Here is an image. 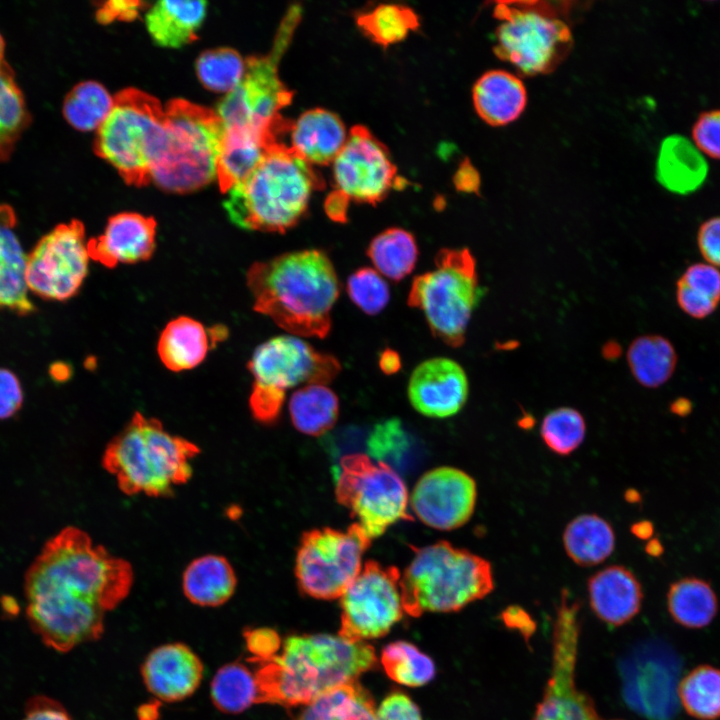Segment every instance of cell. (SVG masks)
<instances>
[{
	"label": "cell",
	"mask_w": 720,
	"mask_h": 720,
	"mask_svg": "<svg viewBox=\"0 0 720 720\" xmlns=\"http://www.w3.org/2000/svg\"><path fill=\"white\" fill-rule=\"evenodd\" d=\"M579 605L563 592L553 630L552 671L534 720H599L592 699L577 688Z\"/></svg>",
	"instance_id": "e0dca14e"
},
{
	"label": "cell",
	"mask_w": 720,
	"mask_h": 720,
	"mask_svg": "<svg viewBox=\"0 0 720 720\" xmlns=\"http://www.w3.org/2000/svg\"><path fill=\"white\" fill-rule=\"evenodd\" d=\"M476 500L477 485L468 473L441 466L418 479L409 496V505L426 526L450 531L470 520Z\"/></svg>",
	"instance_id": "ffe728a7"
},
{
	"label": "cell",
	"mask_w": 720,
	"mask_h": 720,
	"mask_svg": "<svg viewBox=\"0 0 720 720\" xmlns=\"http://www.w3.org/2000/svg\"><path fill=\"white\" fill-rule=\"evenodd\" d=\"M164 109L166 145L151 180L169 192L200 189L216 179L223 124L216 112L187 100L174 99Z\"/></svg>",
	"instance_id": "ba28073f"
},
{
	"label": "cell",
	"mask_w": 720,
	"mask_h": 720,
	"mask_svg": "<svg viewBox=\"0 0 720 720\" xmlns=\"http://www.w3.org/2000/svg\"><path fill=\"white\" fill-rule=\"evenodd\" d=\"M627 361L638 383L655 388L666 383L672 376L677 355L666 338L659 335H644L630 344Z\"/></svg>",
	"instance_id": "8d00e7d4"
},
{
	"label": "cell",
	"mask_w": 720,
	"mask_h": 720,
	"mask_svg": "<svg viewBox=\"0 0 720 720\" xmlns=\"http://www.w3.org/2000/svg\"><path fill=\"white\" fill-rule=\"evenodd\" d=\"M89 259L82 222L71 220L59 224L27 255V288L45 299L66 300L81 287L88 273Z\"/></svg>",
	"instance_id": "9a60e30c"
},
{
	"label": "cell",
	"mask_w": 720,
	"mask_h": 720,
	"mask_svg": "<svg viewBox=\"0 0 720 720\" xmlns=\"http://www.w3.org/2000/svg\"><path fill=\"white\" fill-rule=\"evenodd\" d=\"M350 300L368 315L379 314L390 300V290L382 275L371 267L355 270L347 279Z\"/></svg>",
	"instance_id": "c3c4849f"
},
{
	"label": "cell",
	"mask_w": 720,
	"mask_h": 720,
	"mask_svg": "<svg viewBox=\"0 0 720 720\" xmlns=\"http://www.w3.org/2000/svg\"><path fill=\"white\" fill-rule=\"evenodd\" d=\"M156 222L135 212L109 218L103 234L87 241L90 259L114 268L119 263H137L151 258L155 250Z\"/></svg>",
	"instance_id": "603a6c76"
},
{
	"label": "cell",
	"mask_w": 720,
	"mask_h": 720,
	"mask_svg": "<svg viewBox=\"0 0 720 720\" xmlns=\"http://www.w3.org/2000/svg\"><path fill=\"white\" fill-rule=\"evenodd\" d=\"M209 344L205 327L195 319L181 316L165 326L157 351L168 369L179 372L199 365L207 355Z\"/></svg>",
	"instance_id": "1f68e13d"
},
{
	"label": "cell",
	"mask_w": 720,
	"mask_h": 720,
	"mask_svg": "<svg viewBox=\"0 0 720 720\" xmlns=\"http://www.w3.org/2000/svg\"><path fill=\"white\" fill-rule=\"evenodd\" d=\"M349 198L339 190L332 191L326 198L324 208L327 216L335 222L347 220Z\"/></svg>",
	"instance_id": "680465c9"
},
{
	"label": "cell",
	"mask_w": 720,
	"mask_h": 720,
	"mask_svg": "<svg viewBox=\"0 0 720 720\" xmlns=\"http://www.w3.org/2000/svg\"><path fill=\"white\" fill-rule=\"evenodd\" d=\"M474 178H477V177L473 176L472 168L468 167L466 165H463V167H461L460 170L457 172L456 186L461 190L471 191L476 186L473 184Z\"/></svg>",
	"instance_id": "94428289"
},
{
	"label": "cell",
	"mask_w": 720,
	"mask_h": 720,
	"mask_svg": "<svg viewBox=\"0 0 720 720\" xmlns=\"http://www.w3.org/2000/svg\"><path fill=\"white\" fill-rule=\"evenodd\" d=\"M200 453L193 442L173 435L156 418L136 412L107 444L102 464L126 495L168 497L192 477Z\"/></svg>",
	"instance_id": "5b68a950"
},
{
	"label": "cell",
	"mask_w": 720,
	"mask_h": 720,
	"mask_svg": "<svg viewBox=\"0 0 720 720\" xmlns=\"http://www.w3.org/2000/svg\"><path fill=\"white\" fill-rule=\"evenodd\" d=\"M676 299L680 308L693 318L710 315L720 302V272L704 263L689 266L677 281Z\"/></svg>",
	"instance_id": "60d3db41"
},
{
	"label": "cell",
	"mask_w": 720,
	"mask_h": 720,
	"mask_svg": "<svg viewBox=\"0 0 720 720\" xmlns=\"http://www.w3.org/2000/svg\"><path fill=\"white\" fill-rule=\"evenodd\" d=\"M667 607L678 624L687 628H702L716 616L718 600L708 582L686 577L670 585Z\"/></svg>",
	"instance_id": "d590c367"
},
{
	"label": "cell",
	"mask_w": 720,
	"mask_h": 720,
	"mask_svg": "<svg viewBox=\"0 0 720 720\" xmlns=\"http://www.w3.org/2000/svg\"><path fill=\"white\" fill-rule=\"evenodd\" d=\"M97 130L95 152L127 183L151 181L166 145L165 109L156 98L134 88L122 90Z\"/></svg>",
	"instance_id": "52a82bcc"
},
{
	"label": "cell",
	"mask_w": 720,
	"mask_h": 720,
	"mask_svg": "<svg viewBox=\"0 0 720 720\" xmlns=\"http://www.w3.org/2000/svg\"><path fill=\"white\" fill-rule=\"evenodd\" d=\"M672 412L678 414V415H684L687 414L690 410V404L687 400H677L675 401L672 406Z\"/></svg>",
	"instance_id": "be15d7a7"
},
{
	"label": "cell",
	"mask_w": 720,
	"mask_h": 720,
	"mask_svg": "<svg viewBox=\"0 0 720 720\" xmlns=\"http://www.w3.org/2000/svg\"><path fill=\"white\" fill-rule=\"evenodd\" d=\"M356 24L371 41L388 47L404 40L419 25L416 12L401 4H379L359 12Z\"/></svg>",
	"instance_id": "ab89813d"
},
{
	"label": "cell",
	"mask_w": 720,
	"mask_h": 720,
	"mask_svg": "<svg viewBox=\"0 0 720 720\" xmlns=\"http://www.w3.org/2000/svg\"><path fill=\"white\" fill-rule=\"evenodd\" d=\"M381 663L393 681L409 687L423 686L435 676L432 659L405 641L385 646L381 652Z\"/></svg>",
	"instance_id": "f6af8a7d"
},
{
	"label": "cell",
	"mask_w": 720,
	"mask_h": 720,
	"mask_svg": "<svg viewBox=\"0 0 720 720\" xmlns=\"http://www.w3.org/2000/svg\"><path fill=\"white\" fill-rule=\"evenodd\" d=\"M16 224L13 208L0 204V309L27 314L33 311L25 281L27 255L15 232Z\"/></svg>",
	"instance_id": "4316f807"
},
{
	"label": "cell",
	"mask_w": 720,
	"mask_h": 720,
	"mask_svg": "<svg viewBox=\"0 0 720 720\" xmlns=\"http://www.w3.org/2000/svg\"><path fill=\"white\" fill-rule=\"evenodd\" d=\"M377 662L366 642L340 635H292L280 654L257 663L258 703L306 705L340 686L355 682Z\"/></svg>",
	"instance_id": "3957f363"
},
{
	"label": "cell",
	"mask_w": 720,
	"mask_h": 720,
	"mask_svg": "<svg viewBox=\"0 0 720 720\" xmlns=\"http://www.w3.org/2000/svg\"><path fill=\"white\" fill-rule=\"evenodd\" d=\"M210 696L214 706L222 713L245 711L258 703L255 673L240 662L223 665L212 679Z\"/></svg>",
	"instance_id": "b9f144b4"
},
{
	"label": "cell",
	"mask_w": 720,
	"mask_h": 720,
	"mask_svg": "<svg viewBox=\"0 0 720 720\" xmlns=\"http://www.w3.org/2000/svg\"><path fill=\"white\" fill-rule=\"evenodd\" d=\"M289 132V147L309 164L317 165L333 162L348 137L339 116L322 108L301 114L291 123Z\"/></svg>",
	"instance_id": "d4e9b609"
},
{
	"label": "cell",
	"mask_w": 720,
	"mask_h": 720,
	"mask_svg": "<svg viewBox=\"0 0 720 720\" xmlns=\"http://www.w3.org/2000/svg\"><path fill=\"white\" fill-rule=\"evenodd\" d=\"M147 690L164 702H178L192 696L204 675L199 656L186 644L167 643L153 649L141 666Z\"/></svg>",
	"instance_id": "7402d4cb"
},
{
	"label": "cell",
	"mask_w": 720,
	"mask_h": 720,
	"mask_svg": "<svg viewBox=\"0 0 720 720\" xmlns=\"http://www.w3.org/2000/svg\"><path fill=\"white\" fill-rule=\"evenodd\" d=\"M562 541L566 554L575 564L590 567L604 562L613 553L615 533L601 516L581 514L567 524Z\"/></svg>",
	"instance_id": "d6a6232c"
},
{
	"label": "cell",
	"mask_w": 720,
	"mask_h": 720,
	"mask_svg": "<svg viewBox=\"0 0 720 720\" xmlns=\"http://www.w3.org/2000/svg\"><path fill=\"white\" fill-rule=\"evenodd\" d=\"M367 256L381 275L400 281L413 271L418 258V246L409 231L391 227L370 241Z\"/></svg>",
	"instance_id": "74e56055"
},
{
	"label": "cell",
	"mask_w": 720,
	"mask_h": 720,
	"mask_svg": "<svg viewBox=\"0 0 720 720\" xmlns=\"http://www.w3.org/2000/svg\"><path fill=\"white\" fill-rule=\"evenodd\" d=\"M301 9L293 6L283 18L273 49L265 56L249 57L240 83L219 102L216 114L223 127H248L275 132L289 131L280 115L293 93L281 82L278 64L300 20Z\"/></svg>",
	"instance_id": "30bf717a"
},
{
	"label": "cell",
	"mask_w": 720,
	"mask_h": 720,
	"mask_svg": "<svg viewBox=\"0 0 720 720\" xmlns=\"http://www.w3.org/2000/svg\"><path fill=\"white\" fill-rule=\"evenodd\" d=\"M434 265L413 279L407 303L423 312L435 337L460 347L481 295L476 260L468 248H442Z\"/></svg>",
	"instance_id": "9c48e42d"
},
{
	"label": "cell",
	"mask_w": 720,
	"mask_h": 720,
	"mask_svg": "<svg viewBox=\"0 0 720 720\" xmlns=\"http://www.w3.org/2000/svg\"><path fill=\"white\" fill-rule=\"evenodd\" d=\"M407 392L410 404L420 414L447 418L465 405L469 383L459 363L447 357H434L415 367Z\"/></svg>",
	"instance_id": "44dd1931"
},
{
	"label": "cell",
	"mask_w": 720,
	"mask_h": 720,
	"mask_svg": "<svg viewBox=\"0 0 720 720\" xmlns=\"http://www.w3.org/2000/svg\"><path fill=\"white\" fill-rule=\"evenodd\" d=\"M336 189L349 199L376 205L395 187L397 169L389 151L366 127L351 128L333 161Z\"/></svg>",
	"instance_id": "d6986e66"
},
{
	"label": "cell",
	"mask_w": 720,
	"mask_h": 720,
	"mask_svg": "<svg viewBox=\"0 0 720 720\" xmlns=\"http://www.w3.org/2000/svg\"><path fill=\"white\" fill-rule=\"evenodd\" d=\"M587 589L592 610L610 626L625 624L641 608V584L624 566L611 565L599 570L589 578Z\"/></svg>",
	"instance_id": "cb8c5ba5"
},
{
	"label": "cell",
	"mask_w": 720,
	"mask_h": 720,
	"mask_svg": "<svg viewBox=\"0 0 720 720\" xmlns=\"http://www.w3.org/2000/svg\"><path fill=\"white\" fill-rule=\"evenodd\" d=\"M699 250L704 259L714 267H720V217L705 221L697 235Z\"/></svg>",
	"instance_id": "11a10c76"
},
{
	"label": "cell",
	"mask_w": 720,
	"mask_h": 720,
	"mask_svg": "<svg viewBox=\"0 0 720 720\" xmlns=\"http://www.w3.org/2000/svg\"><path fill=\"white\" fill-rule=\"evenodd\" d=\"M23 392L16 375L0 368V419L9 418L21 407Z\"/></svg>",
	"instance_id": "db71d44e"
},
{
	"label": "cell",
	"mask_w": 720,
	"mask_h": 720,
	"mask_svg": "<svg viewBox=\"0 0 720 720\" xmlns=\"http://www.w3.org/2000/svg\"><path fill=\"white\" fill-rule=\"evenodd\" d=\"M495 14L499 20L496 53L521 73L549 72L568 53L570 30L549 9L530 3H502Z\"/></svg>",
	"instance_id": "7c38bea8"
},
{
	"label": "cell",
	"mask_w": 720,
	"mask_h": 720,
	"mask_svg": "<svg viewBox=\"0 0 720 720\" xmlns=\"http://www.w3.org/2000/svg\"><path fill=\"white\" fill-rule=\"evenodd\" d=\"M248 369L254 377L253 387L285 394L301 384L330 383L341 365L332 355L316 350L295 335L273 337L254 351Z\"/></svg>",
	"instance_id": "ac0fdd59"
},
{
	"label": "cell",
	"mask_w": 720,
	"mask_h": 720,
	"mask_svg": "<svg viewBox=\"0 0 720 720\" xmlns=\"http://www.w3.org/2000/svg\"><path fill=\"white\" fill-rule=\"evenodd\" d=\"M632 531L640 538L649 537L653 528L649 522H639L633 526Z\"/></svg>",
	"instance_id": "6125c7cd"
},
{
	"label": "cell",
	"mask_w": 720,
	"mask_h": 720,
	"mask_svg": "<svg viewBox=\"0 0 720 720\" xmlns=\"http://www.w3.org/2000/svg\"><path fill=\"white\" fill-rule=\"evenodd\" d=\"M246 648L252 655L251 662L267 661L278 654L281 649L279 634L268 627L247 628L243 632Z\"/></svg>",
	"instance_id": "816d5d0a"
},
{
	"label": "cell",
	"mask_w": 720,
	"mask_h": 720,
	"mask_svg": "<svg viewBox=\"0 0 720 720\" xmlns=\"http://www.w3.org/2000/svg\"><path fill=\"white\" fill-rule=\"evenodd\" d=\"M692 135L702 153L720 159V110L703 113L697 119Z\"/></svg>",
	"instance_id": "f907efd6"
},
{
	"label": "cell",
	"mask_w": 720,
	"mask_h": 720,
	"mask_svg": "<svg viewBox=\"0 0 720 720\" xmlns=\"http://www.w3.org/2000/svg\"><path fill=\"white\" fill-rule=\"evenodd\" d=\"M143 2L128 0H113L102 4L96 12V18L101 23H110L114 20H131L135 18Z\"/></svg>",
	"instance_id": "6f0895ef"
},
{
	"label": "cell",
	"mask_w": 720,
	"mask_h": 720,
	"mask_svg": "<svg viewBox=\"0 0 720 720\" xmlns=\"http://www.w3.org/2000/svg\"><path fill=\"white\" fill-rule=\"evenodd\" d=\"M681 664L666 644L649 641L620 663L627 705L649 720H671L678 710Z\"/></svg>",
	"instance_id": "2e32d148"
},
{
	"label": "cell",
	"mask_w": 720,
	"mask_h": 720,
	"mask_svg": "<svg viewBox=\"0 0 720 720\" xmlns=\"http://www.w3.org/2000/svg\"><path fill=\"white\" fill-rule=\"evenodd\" d=\"M378 364L383 373L387 375L394 374L401 369L400 355L396 351L387 348L381 352Z\"/></svg>",
	"instance_id": "91938a15"
},
{
	"label": "cell",
	"mask_w": 720,
	"mask_h": 720,
	"mask_svg": "<svg viewBox=\"0 0 720 720\" xmlns=\"http://www.w3.org/2000/svg\"><path fill=\"white\" fill-rule=\"evenodd\" d=\"M376 720H422L417 705L404 693L392 692L376 711Z\"/></svg>",
	"instance_id": "f5cc1de1"
},
{
	"label": "cell",
	"mask_w": 720,
	"mask_h": 720,
	"mask_svg": "<svg viewBox=\"0 0 720 720\" xmlns=\"http://www.w3.org/2000/svg\"><path fill=\"white\" fill-rule=\"evenodd\" d=\"M5 41L0 33V63L4 61Z\"/></svg>",
	"instance_id": "e7e4bbea"
},
{
	"label": "cell",
	"mask_w": 720,
	"mask_h": 720,
	"mask_svg": "<svg viewBox=\"0 0 720 720\" xmlns=\"http://www.w3.org/2000/svg\"><path fill=\"white\" fill-rule=\"evenodd\" d=\"M376 711L372 696L355 681L304 705L293 720H376Z\"/></svg>",
	"instance_id": "e575fe53"
},
{
	"label": "cell",
	"mask_w": 720,
	"mask_h": 720,
	"mask_svg": "<svg viewBox=\"0 0 720 720\" xmlns=\"http://www.w3.org/2000/svg\"><path fill=\"white\" fill-rule=\"evenodd\" d=\"M195 68L200 82L207 89L227 94L242 80L246 60L236 50L221 47L200 54Z\"/></svg>",
	"instance_id": "bcb514c9"
},
{
	"label": "cell",
	"mask_w": 720,
	"mask_h": 720,
	"mask_svg": "<svg viewBox=\"0 0 720 720\" xmlns=\"http://www.w3.org/2000/svg\"><path fill=\"white\" fill-rule=\"evenodd\" d=\"M30 122L31 115L15 73L4 60L0 63V162L11 157Z\"/></svg>",
	"instance_id": "f35d334b"
},
{
	"label": "cell",
	"mask_w": 720,
	"mask_h": 720,
	"mask_svg": "<svg viewBox=\"0 0 720 720\" xmlns=\"http://www.w3.org/2000/svg\"><path fill=\"white\" fill-rule=\"evenodd\" d=\"M400 578L405 613L454 612L494 589L491 563L448 541L417 548Z\"/></svg>",
	"instance_id": "8992f818"
},
{
	"label": "cell",
	"mask_w": 720,
	"mask_h": 720,
	"mask_svg": "<svg viewBox=\"0 0 720 720\" xmlns=\"http://www.w3.org/2000/svg\"><path fill=\"white\" fill-rule=\"evenodd\" d=\"M586 423L583 415L571 407H559L545 415L540 435L545 445L555 454L567 456L583 442Z\"/></svg>",
	"instance_id": "7dc6e473"
},
{
	"label": "cell",
	"mask_w": 720,
	"mask_h": 720,
	"mask_svg": "<svg viewBox=\"0 0 720 720\" xmlns=\"http://www.w3.org/2000/svg\"><path fill=\"white\" fill-rule=\"evenodd\" d=\"M322 187L311 164L276 142L249 175L226 192L223 205L231 222L242 229L280 233L301 220L313 191Z\"/></svg>",
	"instance_id": "277c9868"
},
{
	"label": "cell",
	"mask_w": 720,
	"mask_h": 720,
	"mask_svg": "<svg viewBox=\"0 0 720 720\" xmlns=\"http://www.w3.org/2000/svg\"><path fill=\"white\" fill-rule=\"evenodd\" d=\"M247 285L256 312L300 337H326L340 283L329 256L319 249L286 252L252 264Z\"/></svg>",
	"instance_id": "7a4b0ae2"
},
{
	"label": "cell",
	"mask_w": 720,
	"mask_h": 720,
	"mask_svg": "<svg viewBox=\"0 0 720 720\" xmlns=\"http://www.w3.org/2000/svg\"><path fill=\"white\" fill-rule=\"evenodd\" d=\"M678 697L685 711L700 720L720 717V669L700 665L682 678Z\"/></svg>",
	"instance_id": "ee69618b"
},
{
	"label": "cell",
	"mask_w": 720,
	"mask_h": 720,
	"mask_svg": "<svg viewBox=\"0 0 720 720\" xmlns=\"http://www.w3.org/2000/svg\"><path fill=\"white\" fill-rule=\"evenodd\" d=\"M130 563L66 527L42 548L25 575L26 614L33 631L50 648L67 652L99 639L104 616L133 585Z\"/></svg>",
	"instance_id": "6da1fadb"
},
{
	"label": "cell",
	"mask_w": 720,
	"mask_h": 720,
	"mask_svg": "<svg viewBox=\"0 0 720 720\" xmlns=\"http://www.w3.org/2000/svg\"><path fill=\"white\" fill-rule=\"evenodd\" d=\"M22 720H72L65 708L49 697L36 696L26 705Z\"/></svg>",
	"instance_id": "9f6ffc18"
},
{
	"label": "cell",
	"mask_w": 720,
	"mask_h": 720,
	"mask_svg": "<svg viewBox=\"0 0 720 720\" xmlns=\"http://www.w3.org/2000/svg\"><path fill=\"white\" fill-rule=\"evenodd\" d=\"M371 541L355 522L346 531L329 527L306 531L295 559L299 589L316 599L340 598L361 571Z\"/></svg>",
	"instance_id": "4fadbf2b"
},
{
	"label": "cell",
	"mask_w": 720,
	"mask_h": 720,
	"mask_svg": "<svg viewBox=\"0 0 720 720\" xmlns=\"http://www.w3.org/2000/svg\"><path fill=\"white\" fill-rule=\"evenodd\" d=\"M472 98L478 115L492 126L515 121L527 103L526 89L520 78L501 69L484 73L473 86Z\"/></svg>",
	"instance_id": "f1b7e54d"
},
{
	"label": "cell",
	"mask_w": 720,
	"mask_h": 720,
	"mask_svg": "<svg viewBox=\"0 0 720 720\" xmlns=\"http://www.w3.org/2000/svg\"><path fill=\"white\" fill-rule=\"evenodd\" d=\"M237 577L230 562L221 555L207 554L191 561L182 577L185 597L201 607H218L234 594Z\"/></svg>",
	"instance_id": "4dcf8cb0"
},
{
	"label": "cell",
	"mask_w": 720,
	"mask_h": 720,
	"mask_svg": "<svg viewBox=\"0 0 720 720\" xmlns=\"http://www.w3.org/2000/svg\"><path fill=\"white\" fill-rule=\"evenodd\" d=\"M206 11L207 2L203 0H161L147 11L145 24L156 44L178 48L196 38Z\"/></svg>",
	"instance_id": "f546056e"
},
{
	"label": "cell",
	"mask_w": 720,
	"mask_h": 720,
	"mask_svg": "<svg viewBox=\"0 0 720 720\" xmlns=\"http://www.w3.org/2000/svg\"><path fill=\"white\" fill-rule=\"evenodd\" d=\"M277 137L275 132L248 127L224 128L216 170L220 190L226 193L247 177L268 148L278 142Z\"/></svg>",
	"instance_id": "484cf974"
},
{
	"label": "cell",
	"mask_w": 720,
	"mask_h": 720,
	"mask_svg": "<svg viewBox=\"0 0 720 720\" xmlns=\"http://www.w3.org/2000/svg\"><path fill=\"white\" fill-rule=\"evenodd\" d=\"M410 437L403 424L397 418L383 420L374 426L367 448L373 460L384 462L392 467L400 464L410 447Z\"/></svg>",
	"instance_id": "681fc988"
},
{
	"label": "cell",
	"mask_w": 720,
	"mask_h": 720,
	"mask_svg": "<svg viewBox=\"0 0 720 720\" xmlns=\"http://www.w3.org/2000/svg\"><path fill=\"white\" fill-rule=\"evenodd\" d=\"M114 97L96 81H83L75 85L63 102L66 121L80 131L98 129L110 113Z\"/></svg>",
	"instance_id": "7bdbcfd3"
},
{
	"label": "cell",
	"mask_w": 720,
	"mask_h": 720,
	"mask_svg": "<svg viewBox=\"0 0 720 720\" xmlns=\"http://www.w3.org/2000/svg\"><path fill=\"white\" fill-rule=\"evenodd\" d=\"M335 496L371 540L399 521L413 520L402 477L390 465L365 454H349L341 459Z\"/></svg>",
	"instance_id": "8fae6325"
},
{
	"label": "cell",
	"mask_w": 720,
	"mask_h": 720,
	"mask_svg": "<svg viewBox=\"0 0 720 720\" xmlns=\"http://www.w3.org/2000/svg\"><path fill=\"white\" fill-rule=\"evenodd\" d=\"M289 413L297 431L309 436H320L336 423L339 399L326 385H305L291 395Z\"/></svg>",
	"instance_id": "836d02e7"
},
{
	"label": "cell",
	"mask_w": 720,
	"mask_h": 720,
	"mask_svg": "<svg viewBox=\"0 0 720 720\" xmlns=\"http://www.w3.org/2000/svg\"><path fill=\"white\" fill-rule=\"evenodd\" d=\"M400 571L369 560L340 599L341 627L338 635L365 642L387 634L405 613Z\"/></svg>",
	"instance_id": "5bb4252c"
},
{
	"label": "cell",
	"mask_w": 720,
	"mask_h": 720,
	"mask_svg": "<svg viewBox=\"0 0 720 720\" xmlns=\"http://www.w3.org/2000/svg\"><path fill=\"white\" fill-rule=\"evenodd\" d=\"M708 163L703 153L683 135L663 139L656 159V179L668 191L687 195L706 180Z\"/></svg>",
	"instance_id": "83f0119b"
}]
</instances>
